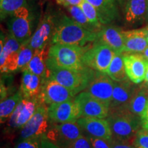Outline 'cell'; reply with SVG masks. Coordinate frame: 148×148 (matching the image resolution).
Listing matches in <instances>:
<instances>
[{
    "label": "cell",
    "mask_w": 148,
    "mask_h": 148,
    "mask_svg": "<svg viewBox=\"0 0 148 148\" xmlns=\"http://www.w3.org/2000/svg\"><path fill=\"white\" fill-rule=\"evenodd\" d=\"M21 43L9 34L0 44V68L1 73H8L18 69V50Z\"/></svg>",
    "instance_id": "cell-11"
},
{
    "label": "cell",
    "mask_w": 148,
    "mask_h": 148,
    "mask_svg": "<svg viewBox=\"0 0 148 148\" xmlns=\"http://www.w3.org/2000/svg\"><path fill=\"white\" fill-rule=\"evenodd\" d=\"M42 85V79L38 75L27 69L23 70L20 90L22 92L23 99H38Z\"/></svg>",
    "instance_id": "cell-21"
},
{
    "label": "cell",
    "mask_w": 148,
    "mask_h": 148,
    "mask_svg": "<svg viewBox=\"0 0 148 148\" xmlns=\"http://www.w3.org/2000/svg\"><path fill=\"white\" fill-rule=\"evenodd\" d=\"M124 52L142 53L148 47L146 28L122 31Z\"/></svg>",
    "instance_id": "cell-20"
},
{
    "label": "cell",
    "mask_w": 148,
    "mask_h": 148,
    "mask_svg": "<svg viewBox=\"0 0 148 148\" xmlns=\"http://www.w3.org/2000/svg\"><path fill=\"white\" fill-rule=\"evenodd\" d=\"M110 125L112 137L134 143L135 137L141 127L140 117L127 108L109 110L106 117Z\"/></svg>",
    "instance_id": "cell-2"
},
{
    "label": "cell",
    "mask_w": 148,
    "mask_h": 148,
    "mask_svg": "<svg viewBox=\"0 0 148 148\" xmlns=\"http://www.w3.org/2000/svg\"><path fill=\"white\" fill-rule=\"evenodd\" d=\"M114 88V81L105 73L96 71L85 91L110 106Z\"/></svg>",
    "instance_id": "cell-12"
},
{
    "label": "cell",
    "mask_w": 148,
    "mask_h": 148,
    "mask_svg": "<svg viewBox=\"0 0 148 148\" xmlns=\"http://www.w3.org/2000/svg\"><path fill=\"white\" fill-rule=\"evenodd\" d=\"M64 148H92L86 136L82 135Z\"/></svg>",
    "instance_id": "cell-34"
},
{
    "label": "cell",
    "mask_w": 148,
    "mask_h": 148,
    "mask_svg": "<svg viewBox=\"0 0 148 148\" xmlns=\"http://www.w3.org/2000/svg\"><path fill=\"white\" fill-rule=\"evenodd\" d=\"M95 7L99 21L102 25H109L119 16L115 3L110 0H86Z\"/></svg>",
    "instance_id": "cell-23"
},
{
    "label": "cell",
    "mask_w": 148,
    "mask_h": 148,
    "mask_svg": "<svg viewBox=\"0 0 148 148\" xmlns=\"http://www.w3.org/2000/svg\"><path fill=\"white\" fill-rule=\"evenodd\" d=\"M142 56L144 57V58L145 59V60L148 62V47L142 52Z\"/></svg>",
    "instance_id": "cell-40"
},
{
    "label": "cell",
    "mask_w": 148,
    "mask_h": 148,
    "mask_svg": "<svg viewBox=\"0 0 148 148\" xmlns=\"http://www.w3.org/2000/svg\"><path fill=\"white\" fill-rule=\"evenodd\" d=\"M115 53L108 46L93 44L83 55V64L94 71L106 73Z\"/></svg>",
    "instance_id": "cell-5"
},
{
    "label": "cell",
    "mask_w": 148,
    "mask_h": 148,
    "mask_svg": "<svg viewBox=\"0 0 148 148\" xmlns=\"http://www.w3.org/2000/svg\"><path fill=\"white\" fill-rule=\"evenodd\" d=\"M136 87L129 80L114 82L112 97L109 110L118 108H127Z\"/></svg>",
    "instance_id": "cell-19"
},
{
    "label": "cell",
    "mask_w": 148,
    "mask_h": 148,
    "mask_svg": "<svg viewBox=\"0 0 148 148\" xmlns=\"http://www.w3.org/2000/svg\"><path fill=\"white\" fill-rule=\"evenodd\" d=\"M86 47L79 45L55 44L48 52L47 66L49 70L56 69H81L84 67L82 57Z\"/></svg>",
    "instance_id": "cell-3"
},
{
    "label": "cell",
    "mask_w": 148,
    "mask_h": 148,
    "mask_svg": "<svg viewBox=\"0 0 148 148\" xmlns=\"http://www.w3.org/2000/svg\"><path fill=\"white\" fill-rule=\"evenodd\" d=\"M56 1L60 4L64 5V6H71V5H77L82 3L83 0H56Z\"/></svg>",
    "instance_id": "cell-37"
},
{
    "label": "cell",
    "mask_w": 148,
    "mask_h": 148,
    "mask_svg": "<svg viewBox=\"0 0 148 148\" xmlns=\"http://www.w3.org/2000/svg\"><path fill=\"white\" fill-rule=\"evenodd\" d=\"M108 143L110 148H136L134 144L132 142L116 139L112 136L110 140H108Z\"/></svg>",
    "instance_id": "cell-35"
},
{
    "label": "cell",
    "mask_w": 148,
    "mask_h": 148,
    "mask_svg": "<svg viewBox=\"0 0 148 148\" xmlns=\"http://www.w3.org/2000/svg\"><path fill=\"white\" fill-rule=\"evenodd\" d=\"M106 74L114 82H123L127 80L128 77L125 71L123 53H115Z\"/></svg>",
    "instance_id": "cell-26"
},
{
    "label": "cell",
    "mask_w": 148,
    "mask_h": 148,
    "mask_svg": "<svg viewBox=\"0 0 148 148\" xmlns=\"http://www.w3.org/2000/svg\"><path fill=\"white\" fill-rule=\"evenodd\" d=\"M34 50L29 44V40L21 44L18 50V69H24L32 60Z\"/></svg>",
    "instance_id": "cell-29"
},
{
    "label": "cell",
    "mask_w": 148,
    "mask_h": 148,
    "mask_svg": "<svg viewBox=\"0 0 148 148\" xmlns=\"http://www.w3.org/2000/svg\"><path fill=\"white\" fill-rule=\"evenodd\" d=\"M73 93L56 81L47 79L42 82L41 90L38 97L40 104H53L73 99Z\"/></svg>",
    "instance_id": "cell-9"
},
{
    "label": "cell",
    "mask_w": 148,
    "mask_h": 148,
    "mask_svg": "<svg viewBox=\"0 0 148 148\" xmlns=\"http://www.w3.org/2000/svg\"><path fill=\"white\" fill-rule=\"evenodd\" d=\"M85 136L101 138L108 141L112 138V132L107 119L92 116L80 117L77 120Z\"/></svg>",
    "instance_id": "cell-14"
},
{
    "label": "cell",
    "mask_w": 148,
    "mask_h": 148,
    "mask_svg": "<svg viewBox=\"0 0 148 148\" xmlns=\"http://www.w3.org/2000/svg\"><path fill=\"white\" fill-rule=\"evenodd\" d=\"M123 61L126 73L134 84H139L145 79L147 62L141 54L138 53H123Z\"/></svg>",
    "instance_id": "cell-16"
},
{
    "label": "cell",
    "mask_w": 148,
    "mask_h": 148,
    "mask_svg": "<svg viewBox=\"0 0 148 148\" xmlns=\"http://www.w3.org/2000/svg\"><path fill=\"white\" fill-rule=\"evenodd\" d=\"M79 7L82 8V10L85 14V16H86V18H88V20L89 21L90 23L97 29L98 31H99L102 28L103 25L100 23L99 21V17H98L97 12L95 8V7L93 6L92 4L86 1V0H83V1L79 5Z\"/></svg>",
    "instance_id": "cell-30"
},
{
    "label": "cell",
    "mask_w": 148,
    "mask_h": 148,
    "mask_svg": "<svg viewBox=\"0 0 148 148\" xmlns=\"http://www.w3.org/2000/svg\"><path fill=\"white\" fill-rule=\"evenodd\" d=\"M97 33L85 29L80 24L63 15L55 25L51 42L55 44L79 45L84 47L87 42H94Z\"/></svg>",
    "instance_id": "cell-1"
},
{
    "label": "cell",
    "mask_w": 148,
    "mask_h": 148,
    "mask_svg": "<svg viewBox=\"0 0 148 148\" xmlns=\"http://www.w3.org/2000/svg\"><path fill=\"white\" fill-rule=\"evenodd\" d=\"M148 103V85L143 84L136 87L127 109L136 116H140L145 111Z\"/></svg>",
    "instance_id": "cell-25"
},
{
    "label": "cell",
    "mask_w": 148,
    "mask_h": 148,
    "mask_svg": "<svg viewBox=\"0 0 148 148\" xmlns=\"http://www.w3.org/2000/svg\"><path fill=\"white\" fill-rule=\"evenodd\" d=\"M140 120H141L142 128L148 130V103L145 111L140 116Z\"/></svg>",
    "instance_id": "cell-38"
},
{
    "label": "cell",
    "mask_w": 148,
    "mask_h": 148,
    "mask_svg": "<svg viewBox=\"0 0 148 148\" xmlns=\"http://www.w3.org/2000/svg\"><path fill=\"white\" fill-rule=\"evenodd\" d=\"M148 0H127L125 8V20L129 23H136L145 19Z\"/></svg>",
    "instance_id": "cell-24"
},
{
    "label": "cell",
    "mask_w": 148,
    "mask_h": 148,
    "mask_svg": "<svg viewBox=\"0 0 148 148\" xmlns=\"http://www.w3.org/2000/svg\"><path fill=\"white\" fill-rule=\"evenodd\" d=\"M83 134L77 121L62 123H53L45 138L60 148H64Z\"/></svg>",
    "instance_id": "cell-6"
},
{
    "label": "cell",
    "mask_w": 148,
    "mask_h": 148,
    "mask_svg": "<svg viewBox=\"0 0 148 148\" xmlns=\"http://www.w3.org/2000/svg\"><path fill=\"white\" fill-rule=\"evenodd\" d=\"M55 25L52 16L47 15L42 18L29 39V44L34 51L47 47L48 41L52 38Z\"/></svg>",
    "instance_id": "cell-18"
},
{
    "label": "cell",
    "mask_w": 148,
    "mask_h": 148,
    "mask_svg": "<svg viewBox=\"0 0 148 148\" xmlns=\"http://www.w3.org/2000/svg\"><path fill=\"white\" fill-rule=\"evenodd\" d=\"M134 144L136 148H148V130L141 128L138 130Z\"/></svg>",
    "instance_id": "cell-32"
},
{
    "label": "cell",
    "mask_w": 148,
    "mask_h": 148,
    "mask_svg": "<svg viewBox=\"0 0 148 148\" xmlns=\"http://www.w3.org/2000/svg\"><path fill=\"white\" fill-rule=\"evenodd\" d=\"M145 81V84L148 85V62H147V70H146Z\"/></svg>",
    "instance_id": "cell-41"
},
{
    "label": "cell",
    "mask_w": 148,
    "mask_h": 148,
    "mask_svg": "<svg viewBox=\"0 0 148 148\" xmlns=\"http://www.w3.org/2000/svg\"><path fill=\"white\" fill-rule=\"evenodd\" d=\"M42 138H29L22 140L15 148H40V140Z\"/></svg>",
    "instance_id": "cell-33"
},
{
    "label": "cell",
    "mask_w": 148,
    "mask_h": 148,
    "mask_svg": "<svg viewBox=\"0 0 148 148\" xmlns=\"http://www.w3.org/2000/svg\"><path fill=\"white\" fill-rule=\"evenodd\" d=\"M67 9L69 10L70 14H71L72 18H73L74 21H75L79 24H80L85 29H88V30L92 32L97 33V32H99L90 23L88 18L85 16L84 12H83L80 7L77 6V5H71V6L67 7Z\"/></svg>",
    "instance_id": "cell-28"
},
{
    "label": "cell",
    "mask_w": 148,
    "mask_h": 148,
    "mask_svg": "<svg viewBox=\"0 0 148 148\" xmlns=\"http://www.w3.org/2000/svg\"><path fill=\"white\" fill-rule=\"evenodd\" d=\"M87 137L91 144L92 148H110L108 141L101 138L93 137L90 136H85Z\"/></svg>",
    "instance_id": "cell-36"
},
{
    "label": "cell",
    "mask_w": 148,
    "mask_h": 148,
    "mask_svg": "<svg viewBox=\"0 0 148 148\" xmlns=\"http://www.w3.org/2000/svg\"><path fill=\"white\" fill-rule=\"evenodd\" d=\"M78 106L80 117L92 116L104 119L108 116L109 106L90 95L87 91H82L74 97Z\"/></svg>",
    "instance_id": "cell-10"
},
{
    "label": "cell",
    "mask_w": 148,
    "mask_h": 148,
    "mask_svg": "<svg viewBox=\"0 0 148 148\" xmlns=\"http://www.w3.org/2000/svg\"><path fill=\"white\" fill-rule=\"evenodd\" d=\"M110 1H112V2H114V3H115L116 1H121V0H110Z\"/></svg>",
    "instance_id": "cell-44"
},
{
    "label": "cell",
    "mask_w": 148,
    "mask_h": 148,
    "mask_svg": "<svg viewBox=\"0 0 148 148\" xmlns=\"http://www.w3.org/2000/svg\"><path fill=\"white\" fill-rule=\"evenodd\" d=\"M47 112L51 123L75 121L80 118L79 108L74 99L49 105L47 107Z\"/></svg>",
    "instance_id": "cell-13"
},
{
    "label": "cell",
    "mask_w": 148,
    "mask_h": 148,
    "mask_svg": "<svg viewBox=\"0 0 148 148\" xmlns=\"http://www.w3.org/2000/svg\"><path fill=\"white\" fill-rule=\"evenodd\" d=\"M39 104L38 99H23L8 120L9 129L14 131L22 128L31 119Z\"/></svg>",
    "instance_id": "cell-15"
},
{
    "label": "cell",
    "mask_w": 148,
    "mask_h": 148,
    "mask_svg": "<svg viewBox=\"0 0 148 148\" xmlns=\"http://www.w3.org/2000/svg\"><path fill=\"white\" fill-rule=\"evenodd\" d=\"M95 72V71L87 66L75 70L52 69L49 70V79L56 81L71 90L74 95H76L86 89L93 78Z\"/></svg>",
    "instance_id": "cell-4"
},
{
    "label": "cell",
    "mask_w": 148,
    "mask_h": 148,
    "mask_svg": "<svg viewBox=\"0 0 148 148\" xmlns=\"http://www.w3.org/2000/svg\"><path fill=\"white\" fill-rule=\"evenodd\" d=\"M23 99L21 90H18L13 95L1 101L0 104V117L1 123H3L8 121L11 114L15 110L16 106Z\"/></svg>",
    "instance_id": "cell-27"
},
{
    "label": "cell",
    "mask_w": 148,
    "mask_h": 148,
    "mask_svg": "<svg viewBox=\"0 0 148 148\" xmlns=\"http://www.w3.org/2000/svg\"><path fill=\"white\" fill-rule=\"evenodd\" d=\"M146 34H147V40L148 42V26L146 27Z\"/></svg>",
    "instance_id": "cell-43"
},
{
    "label": "cell",
    "mask_w": 148,
    "mask_h": 148,
    "mask_svg": "<svg viewBox=\"0 0 148 148\" xmlns=\"http://www.w3.org/2000/svg\"><path fill=\"white\" fill-rule=\"evenodd\" d=\"M40 148H60L57 145H56L55 144H53L52 142H51L50 140H47V138H45L44 136L40 140Z\"/></svg>",
    "instance_id": "cell-39"
},
{
    "label": "cell",
    "mask_w": 148,
    "mask_h": 148,
    "mask_svg": "<svg viewBox=\"0 0 148 148\" xmlns=\"http://www.w3.org/2000/svg\"><path fill=\"white\" fill-rule=\"evenodd\" d=\"M26 0H0L1 19L25 6Z\"/></svg>",
    "instance_id": "cell-31"
},
{
    "label": "cell",
    "mask_w": 148,
    "mask_h": 148,
    "mask_svg": "<svg viewBox=\"0 0 148 148\" xmlns=\"http://www.w3.org/2000/svg\"><path fill=\"white\" fill-rule=\"evenodd\" d=\"M145 20L148 23V6H147V14H146V16H145Z\"/></svg>",
    "instance_id": "cell-42"
},
{
    "label": "cell",
    "mask_w": 148,
    "mask_h": 148,
    "mask_svg": "<svg viewBox=\"0 0 148 148\" xmlns=\"http://www.w3.org/2000/svg\"><path fill=\"white\" fill-rule=\"evenodd\" d=\"M47 107L45 104H39L31 119L21 128L22 140L29 138H43L48 131Z\"/></svg>",
    "instance_id": "cell-8"
},
{
    "label": "cell",
    "mask_w": 148,
    "mask_h": 148,
    "mask_svg": "<svg viewBox=\"0 0 148 148\" xmlns=\"http://www.w3.org/2000/svg\"><path fill=\"white\" fill-rule=\"evenodd\" d=\"M46 48L47 47L35 50L32 60L24 69L38 75L42 79V82L49 79V70L47 66L49 49Z\"/></svg>",
    "instance_id": "cell-22"
},
{
    "label": "cell",
    "mask_w": 148,
    "mask_h": 148,
    "mask_svg": "<svg viewBox=\"0 0 148 148\" xmlns=\"http://www.w3.org/2000/svg\"><path fill=\"white\" fill-rule=\"evenodd\" d=\"M94 44L108 46L116 53L124 52V42L122 31L121 29L112 25L103 26L97 32Z\"/></svg>",
    "instance_id": "cell-17"
},
{
    "label": "cell",
    "mask_w": 148,
    "mask_h": 148,
    "mask_svg": "<svg viewBox=\"0 0 148 148\" xmlns=\"http://www.w3.org/2000/svg\"><path fill=\"white\" fill-rule=\"evenodd\" d=\"M8 27L10 34L21 44L30 39L32 30L28 9L25 6L21 7L10 14Z\"/></svg>",
    "instance_id": "cell-7"
}]
</instances>
